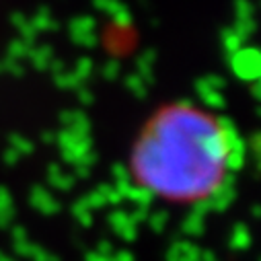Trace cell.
<instances>
[{
	"label": "cell",
	"instance_id": "obj_1",
	"mask_svg": "<svg viewBox=\"0 0 261 261\" xmlns=\"http://www.w3.org/2000/svg\"><path fill=\"white\" fill-rule=\"evenodd\" d=\"M247 144L228 115L189 99L148 113L132 140L127 175L144 195L171 206L218 200L245 167Z\"/></svg>",
	"mask_w": 261,
	"mask_h": 261
}]
</instances>
